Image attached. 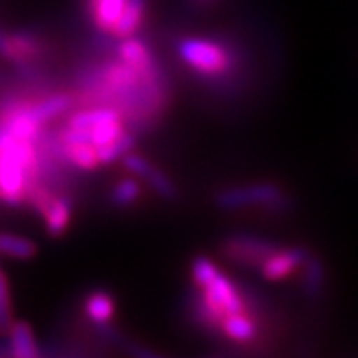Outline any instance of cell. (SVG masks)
<instances>
[{
  "label": "cell",
  "mask_w": 358,
  "mask_h": 358,
  "mask_svg": "<svg viewBox=\"0 0 358 358\" xmlns=\"http://www.w3.org/2000/svg\"><path fill=\"white\" fill-rule=\"evenodd\" d=\"M241 311H247L245 300L225 274L220 273L213 282L201 287L198 313L208 327H220V322L227 315Z\"/></svg>",
  "instance_id": "cell-1"
},
{
  "label": "cell",
  "mask_w": 358,
  "mask_h": 358,
  "mask_svg": "<svg viewBox=\"0 0 358 358\" xmlns=\"http://www.w3.org/2000/svg\"><path fill=\"white\" fill-rule=\"evenodd\" d=\"M178 55L192 71L205 77H220L231 68V55L210 38L187 37L178 43Z\"/></svg>",
  "instance_id": "cell-2"
},
{
  "label": "cell",
  "mask_w": 358,
  "mask_h": 358,
  "mask_svg": "<svg viewBox=\"0 0 358 358\" xmlns=\"http://www.w3.org/2000/svg\"><path fill=\"white\" fill-rule=\"evenodd\" d=\"M282 199V190L278 185L259 183L247 185V187H236V189L223 190L217 196V205L227 210H236V208L247 207H268Z\"/></svg>",
  "instance_id": "cell-3"
},
{
  "label": "cell",
  "mask_w": 358,
  "mask_h": 358,
  "mask_svg": "<svg viewBox=\"0 0 358 358\" xmlns=\"http://www.w3.org/2000/svg\"><path fill=\"white\" fill-rule=\"evenodd\" d=\"M31 199L38 208V213L44 216L48 234L53 238L64 234V231L70 227L71 213H73L71 199L66 196H50L44 190H37Z\"/></svg>",
  "instance_id": "cell-4"
},
{
  "label": "cell",
  "mask_w": 358,
  "mask_h": 358,
  "mask_svg": "<svg viewBox=\"0 0 358 358\" xmlns=\"http://www.w3.org/2000/svg\"><path fill=\"white\" fill-rule=\"evenodd\" d=\"M307 252L303 249L292 247V249H274L267 258L259 264L262 276L268 282H280L289 278L292 273L306 264Z\"/></svg>",
  "instance_id": "cell-5"
},
{
  "label": "cell",
  "mask_w": 358,
  "mask_h": 358,
  "mask_svg": "<svg viewBox=\"0 0 358 358\" xmlns=\"http://www.w3.org/2000/svg\"><path fill=\"white\" fill-rule=\"evenodd\" d=\"M274 249L276 247L256 238H234L225 247L227 255L234 262L241 265H258V267Z\"/></svg>",
  "instance_id": "cell-6"
},
{
  "label": "cell",
  "mask_w": 358,
  "mask_h": 358,
  "mask_svg": "<svg viewBox=\"0 0 358 358\" xmlns=\"http://www.w3.org/2000/svg\"><path fill=\"white\" fill-rule=\"evenodd\" d=\"M117 55L121 61L139 71L141 76L148 77V79H156V64H154L152 53L148 52V48L145 46L143 41L134 37L123 38V43L117 48Z\"/></svg>",
  "instance_id": "cell-7"
},
{
  "label": "cell",
  "mask_w": 358,
  "mask_h": 358,
  "mask_svg": "<svg viewBox=\"0 0 358 358\" xmlns=\"http://www.w3.org/2000/svg\"><path fill=\"white\" fill-rule=\"evenodd\" d=\"M217 329L222 331L231 342H236V344H249L258 335V325H256L255 318L249 315V311L227 315L220 322Z\"/></svg>",
  "instance_id": "cell-8"
},
{
  "label": "cell",
  "mask_w": 358,
  "mask_h": 358,
  "mask_svg": "<svg viewBox=\"0 0 358 358\" xmlns=\"http://www.w3.org/2000/svg\"><path fill=\"white\" fill-rule=\"evenodd\" d=\"M127 2L128 0H90L92 19L95 26L104 34L112 35L127 8Z\"/></svg>",
  "instance_id": "cell-9"
},
{
  "label": "cell",
  "mask_w": 358,
  "mask_h": 358,
  "mask_svg": "<svg viewBox=\"0 0 358 358\" xmlns=\"http://www.w3.org/2000/svg\"><path fill=\"white\" fill-rule=\"evenodd\" d=\"M11 355L17 358H35L41 355L38 342L28 322H13L10 327Z\"/></svg>",
  "instance_id": "cell-10"
},
{
  "label": "cell",
  "mask_w": 358,
  "mask_h": 358,
  "mask_svg": "<svg viewBox=\"0 0 358 358\" xmlns=\"http://www.w3.org/2000/svg\"><path fill=\"white\" fill-rule=\"evenodd\" d=\"M38 52L34 38L24 35H8L0 29V53L13 62H24Z\"/></svg>",
  "instance_id": "cell-11"
},
{
  "label": "cell",
  "mask_w": 358,
  "mask_h": 358,
  "mask_svg": "<svg viewBox=\"0 0 358 358\" xmlns=\"http://www.w3.org/2000/svg\"><path fill=\"white\" fill-rule=\"evenodd\" d=\"M71 103H73V99H71L70 95L57 94L52 95V97H48V99L38 101V103L35 104H26V110H28L29 115H31L35 121L44 124L48 123V121L57 119L61 113L66 112L71 106Z\"/></svg>",
  "instance_id": "cell-12"
},
{
  "label": "cell",
  "mask_w": 358,
  "mask_h": 358,
  "mask_svg": "<svg viewBox=\"0 0 358 358\" xmlns=\"http://www.w3.org/2000/svg\"><path fill=\"white\" fill-rule=\"evenodd\" d=\"M145 0H128L127 8H124L117 26L113 29V37L115 38H128L137 34V29L141 28L143 20H145Z\"/></svg>",
  "instance_id": "cell-13"
},
{
  "label": "cell",
  "mask_w": 358,
  "mask_h": 358,
  "mask_svg": "<svg viewBox=\"0 0 358 358\" xmlns=\"http://www.w3.org/2000/svg\"><path fill=\"white\" fill-rule=\"evenodd\" d=\"M85 315L97 325L108 324L115 315V302L108 292L94 291L85 300Z\"/></svg>",
  "instance_id": "cell-14"
},
{
  "label": "cell",
  "mask_w": 358,
  "mask_h": 358,
  "mask_svg": "<svg viewBox=\"0 0 358 358\" xmlns=\"http://www.w3.org/2000/svg\"><path fill=\"white\" fill-rule=\"evenodd\" d=\"M62 154L71 165L80 170H95L101 166L97 146L92 143H61Z\"/></svg>",
  "instance_id": "cell-15"
},
{
  "label": "cell",
  "mask_w": 358,
  "mask_h": 358,
  "mask_svg": "<svg viewBox=\"0 0 358 358\" xmlns=\"http://www.w3.org/2000/svg\"><path fill=\"white\" fill-rule=\"evenodd\" d=\"M0 255L15 259H31L37 255V245L24 236L0 232Z\"/></svg>",
  "instance_id": "cell-16"
},
{
  "label": "cell",
  "mask_w": 358,
  "mask_h": 358,
  "mask_svg": "<svg viewBox=\"0 0 358 358\" xmlns=\"http://www.w3.org/2000/svg\"><path fill=\"white\" fill-rule=\"evenodd\" d=\"M121 117L119 110L115 108H92V110H79L68 119L66 127L76 128V130H90L95 124L108 121V119Z\"/></svg>",
  "instance_id": "cell-17"
},
{
  "label": "cell",
  "mask_w": 358,
  "mask_h": 358,
  "mask_svg": "<svg viewBox=\"0 0 358 358\" xmlns=\"http://www.w3.org/2000/svg\"><path fill=\"white\" fill-rule=\"evenodd\" d=\"M134 143H136V139H134L132 134L124 132L123 136L117 137L115 141L108 143V145L104 146H99V148H97V156H99L101 165H110V163H115V161L123 159L128 152H132Z\"/></svg>",
  "instance_id": "cell-18"
},
{
  "label": "cell",
  "mask_w": 358,
  "mask_h": 358,
  "mask_svg": "<svg viewBox=\"0 0 358 358\" xmlns=\"http://www.w3.org/2000/svg\"><path fill=\"white\" fill-rule=\"evenodd\" d=\"M141 196V187L137 183L136 179H123L119 181L112 190V203L119 208H128L132 207L134 203Z\"/></svg>",
  "instance_id": "cell-19"
},
{
  "label": "cell",
  "mask_w": 358,
  "mask_h": 358,
  "mask_svg": "<svg viewBox=\"0 0 358 358\" xmlns=\"http://www.w3.org/2000/svg\"><path fill=\"white\" fill-rule=\"evenodd\" d=\"M192 282L196 283V287H205L207 283L213 282L220 274V268L214 265V262H210L205 256H198V258L192 262Z\"/></svg>",
  "instance_id": "cell-20"
},
{
  "label": "cell",
  "mask_w": 358,
  "mask_h": 358,
  "mask_svg": "<svg viewBox=\"0 0 358 358\" xmlns=\"http://www.w3.org/2000/svg\"><path fill=\"white\" fill-rule=\"evenodd\" d=\"M306 278H303V285H306V291L309 296H316L320 294L322 285H324V267H322V262L316 258L306 259Z\"/></svg>",
  "instance_id": "cell-21"
},
{
  "label": "cell",
  "mask_w": 358,
  "mask_h": 358,
  "mask_svg": "<svg viewBox=\"0 0 358 358\" xmlns=\"http://www.w3.org/2000/svg\"><path fill=\"white\" fill-rule=\"evenodd\" d=\"M11 324H13V311H11L10 287H8V280L0 271V333L10 331Z\"/></svg>",
  "instance_id": "cell-22"
},
{
  "label": "cell",
  "mask_w": 358,
  "mask_h": 358,
  "mask_svg": "<svg viewBox=\"0 0 358 358\" xmlns=\"http://www.w3.org/2000/svg\"><path fill=\"white\" fill-rule=\"evenodd\" d=\"M143 179H146L152 189L156 190L159 196H163V198H174L176 196L174 183H172V181H170V179L166 178L161 170H157L154 165H152V169L146 172Z\"/></svg>",
  "instance_id": "cell-23"
}]
</instances>
